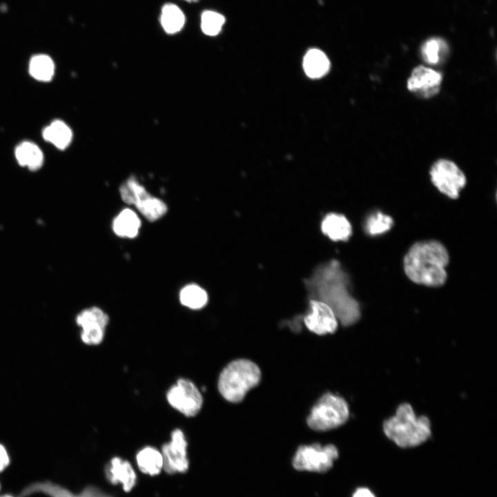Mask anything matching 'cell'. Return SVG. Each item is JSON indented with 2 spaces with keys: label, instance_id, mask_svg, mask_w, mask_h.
<instances>
[{
  "label": "cell",
  "instance_id": "obj_24",
  "mask_svg": "<svg viewBox=\"0 0 497 497\" xmlns=\"http://www.w3.org/2000/svg\"><path fill=\"white\" fill-rule=\"evenodd\" d=\"M55 69L53 60L46 55H36L29 62V73L40 81H50L55 75Z\"/></svg>",
  "mask_w": 497,
  "mask_h": 497
},
{
  "label": "cell",
  "instance_id": "obj_13",
  "mask_svg": "<svg viewBox=\"0 0 497 497\" xmlns=\"http://www.w3.org/2000/svg\"><path fill=\"white\" fill-rule=\"evenodd\" d=\"M310 312L304 322L307 329L318 335L333 333L338 328V320L332 309L324 302L311 300Z\"/></svg>",
  "mask_w": 497,
  "mask_h": 497
},
{
  "label": "cell",
  "instance_id": "obj_28",
  "mask_svg": "<svg viewBox=\"0 0 497 497\" xmlns=\"http://www.w3.org/2000/svg\"><path fill=\"white\" fill-rule=\"evenodd\" d=\"M10 463V458L3 445L0 444V472L6 469Z\"/></svg>",
  "mask_w": 497,
  "mask_h": 497
},
{
  "label": "cell",
  "instance_id": "obj_25",
  "mask_svg": "<svg viewBox=\"0 0 497 497\" xmlns=\"http://www.w3.org/2000/svg\"><path fill=\"white\" fill-rule=\"evenodd\" d=\"M179 298L183 306L194 310L202 309L208 302L207 293L196 284L184 286L179 292Z\"/></svg>",
  "mask_w": 497,
  "mask_h": 497
},
{
  "label": "cell",
  "instance_id": "obj_1",
  "mask_svg": "<svg viewBox=\"0 0 497 497\" xmlns=\"http://www.w3.org/2000/svg\"><path fill=\"white\" fill-rule=\"evenodd\" d=\"M305 283L313 300L327 304L343 326H351L358 320L359 304L350 294L348 275L338 261L319 266Z\"/></svg>",
  "mask_w": 497,
  "mask_h": 497
},
{
  "label": "cell",
  "instance_id": "obj_14",
  "mask_svg": "<svg viewBox=\"0 0 497 497\" xmlns=\"http://www.w3.org/2000/svg\"><path fill=\"white\" fill-rule=\"evenodd\" d=\"M37 493H41L49 497H101L104 492L95 487H88L80 494H75L51 482H37L24 488L19 497H27Z\"/></svg>",
  "mask_w": 497,
  "mask_h": 497
},
{
  "label": "cell",
  "instance_id": "obj_17",
  "mask_svg": "<svg viewBox=\"0 0 497 497\" xmlns=\"http://www.w3.org/2000/svg\"><path fill=\"white\" fill-rule=\"evenodd\" d=\"M321 229L333 241H347L352 233L348 220L337 213L327 215L322 222Z\"/></svg>",
  "mask_w": 497,
  "mask_h": 497
},
{
  "label": "cell",
  "instance_id": "obj_29",
  "mask_svg": "<svg viewBox=\"0 0 497 497\" xmlns=\"http://www.w3.org/2000/svg\"><path fill=\"white\" fill-rule=\"evenodd\" d=\"M353 497H376L367 488L360 487L355 491Z\"/></svg>",
  "mask_w": 497,
  "mask_h": 497
},
{
  "label": "cell",
  "instance_id": "obj_23",
  "mask_svg": "<svg viewBox=\"0 0 497 497\" xmlns=\"http://www.w3.org/2000/svg\"><path fill=\"white\" fill-rule=\"evenodd\" d=\"M160 23L166 33L175 34L182 29L185 23V16L177 6L166 3L162 8Z\"/></svg>",
  "mask_w": 497,
  "mask_h": 497
},
{
  "label": "cell",
  "instance_id": "obj_15",
  "mask_svg": "<svg viewBox=\"0 0 497 497\" xmlns=\"http://www.w3.org/2000/svg\"><path fill=\"white\" fill-rule=\"evenodd\" d=\"M105 474L113 485H121L124 491H130L137 483V474L131 464L119 457L111 458L106 465Z\"/></svg>",
  "mask_w": 497,
  "mask_h": 497
},
{
  "label": "cell",
  "instance_id": "obj_26",
  "mask_svg": "<svg viewBox=\"0 0 497 497\" xmlns=\"http://www.w3.org/2000/svg\"><path fill=\"white\" fill-rule=\"evenodd\" d=\"M393 225L392 218L381 212L370 215L365 222V231L370 235H378L389 231Z\"/></svg>",
  "mask_w": 497,
  "mask_h": 497
},
{
  "label": "cell",
  "instance_id": "obj_18",
  "mask_svg": "<svg viewBox=\"0 0 497 497\" xmlns=\"http://www.w3.org/2000/svg\"><path fill=\"white\" fill-rule=\"evenodd\" d=\"M14 155L19 165L30 170H38L43 163V152L37 144L29 141L20 143L15 148Z\"/></svg>",
  "mask_w": 497,
  "mask_h": 497
},
{
  "label": "cell",
  "instance_id": "obj_16",
  "mask_svg": "<svg viewBox=\"0 0 497 497\" xmlns=\"http://www.w3.org/2000/svg\"><path fill=\"white\" fill-rule=\"evenodd\" d=\"M141 228V220L137 214L130 208L121 211L113 219L112 229L121 237L134 238Z\"/></svg>",
  "mask_w": 497,
  "mask_h": 497
},
{
  "label": "cell",
  "instance_id": "obj_4",
  "mask_svg": "<svg viewBox=\"0 0 497 497\" xmlns=\"http://www.w3.org/2000/svg\"><path fill=\"white\" fill-rule=\"evenodd\" d=\"M260 369L253 362L246 359L235 360L222 369L218 378L217 389L225 400L237 403L260 382Z\"/></svg>",
  "mask_w": 497,
  "mask_h": 497
},
{
  "label": "cell",
  "instance_id": "obj_3",
  "mask_svg": "<svg viewBox=\"0 0 497 497\" xmlns=\"http://www.w3.org/2000/svg\"><path fill=\"white\" fill-rule=\"evenodd\" d=\"M383 431L398 446L407 448L421 445L431 436V424L425 416H417L408 403L397 408L394 416L386 420Z\"/></svg>",
  "mask_w": 497,
  "mask_h": 497
},
{
  "label": "cell",
  "instance_id": "obj_5",
  "mask_svg": "<svg viewBox=\"0 0 497 497\" xmlns=\"http://www.w3.org/2000/svg\"><path fill=\"white\" fill-rule=\"evenodd\" d=\"M349 415V407L345 400L327 393L312 407L306 422L311 429L327 431L344 424Z\"/></svg>",
  "mask_w": 497,
  "mask_h": 497
},
{
  "label": "cell",
  "instance_id": "obj_10",
  "mask_svg": "<svg viewBox=\"0 0 497 497\" xmlns=\"http://www.w3.org/2000/svg\"><path fill=\"white\" fill-rule=\"evenodd\" d=\"M109 320L108 314L99 307L91 306L82 310L75 319L77 324L81 328V341L90 346L101 344Z\"/></svg>",
  "mask_w": 497,
  "mask_h": 497
},
{
  "label": "cell",
  "instance_id": "obj_8",
  "mask_svg": "<svg viewBox=\"0 0 497 497\" xmlns=\"http://www.w3.org/2000/svg\"><path fill=\"white\" fill-rule=\"evenodd\" d=\"M338 457L335 446L319 444L300 446L293 457V467L301 471L325 472Z\"/></svg>",
  "mask_w": 497,
  "mask_h": 497
},
{
  "label": "cell",
  "instance_id": "obj_2",
  "mask_svg": "<svg viewBox=\"0 0 497 497\" xmlns=\"http://www.w3.org/2000/svg\"><path fill=\"white\" fill-rule=\"evenodd\" d=\"M446 248L436 240L412 245L404 258V270L410 280L428 286H442L447 280L449 262Z\"/></svg>",
  "mask_w": 497,
  "mask_h": 497
},
{
  "label": "cell",
  "instance_id": "obj_11",
  "mask_svg": "<svg viewBox=\"0 0 497 497\" xmlns=\"http://www.w3.org/2000/svg\"><path fill=\"white\" fill-rule=\"evenodd\" d=\"M188 442L184 431L174 429L170 440L162 447L163 469L168 474L184 473L187 471L189 462L187 456Z\"/></svg>",
  "mask_w": 497,
  "mask_h": 497
},
{
  "label": "cell",
  "instance_id": "obj_30",
  "mask_svg": "<svg viewBox=\"0 0 497 497\" xmlns=\"http://www.w3.org/2000/svg\"><path fill=\"white\" fill-rule=\"evenodd\" d=\"M184 1H186L188 3H194V2L198 1L199 0H184Z\"/></svg>",
  "mask_w": 497,
  "mask_h": 497
},
{
  "label": "cell",
  "instance_id": "obj_20",
  "mask_svg": "<svg viewBox=\"0 0 497 497\" xmlns=\"http://www.w3.org/2000/svg\"><path fill=\"white\" fill-rule=\"evenodd\" d=\"M43 139L60 150L66 148L72 139L71 128L63 121L55 120L42 131Z\"/></svg>",
  "mask_w": 497,
  "mask_h": 497
},
{
  "label": "cell",
  "instance_id": "obj_31",
  "mask_svg": "<svg viewBox=\"0 0 497 497\" xmlns=\"http://www.w3.org/2000/svg\"><path fill=\"white\" fill-rule=\"evenodd\" d=\"M0 497H14V496H12V495H9V494H5V495L0 496Z\"/></svg>",
  "mask_w": 497,
  "mask_h": 497
},
{
  "label": "cell",
  "instance_id": "obj_9",
  "mask_svg": "<svg viewBox=\"0 0 497 497\" xmlns=\"http://www.w3.org/2000/svg\"><path fill=\"white\" fill-rule=\"evenodd\" d=\"M431 179L438 190L451 199H456L465 187L467 180L465 174L452 161L440 159L433 164L430 169Z\"/></svg>",
  "mask_w": 497,
  "mask_h": 497
},
{
  "label": "cell",
  "instance_id": "obj_6",
  "mask_svg": "<svg viewBox=\"0 0 497 497\" xmlns=\"http://www.w3.org/2000/svg\"><path fill=\"white\" fill-rule=\"evenodd\" d=\"M121 199L134 205L148 221L153 222L163 217L168 211L166 203L150 195L135 177H129L119 188Z\"/></svg>",
  "mask_w": 497,
  "mask_h": 497
},
{
  "label": "cell",
  "instance_id": "obj_22",
  "mask_svg": "<svg viewBox=\"0 0 497 497\" xmlns=\"http://www.w3.org/2000/svg\"><path fill=\"white\" fill-rule=\"evenodd\" d=\"M330 63L326 55L320 50L311 49L304 57L303 68L306 74L311 78H318L325 75L329 69Z\"/></svg>",
  "mask_w": 497,
  "mask_h": 497
},
{
  "label": "cell",
  "instance_id": "obj_27",
  "mask_svg": "<svg viewBox=\"0 0 497 497\" xmlns=\"http://www.w3.org/2000/svg\"><path fill=\"white\" fill-rule=\"evenodd\" d=\"M225 22L224 16L211 11H204L201 17V28L203 32L208 36H215L220 31Z\"/></svg>",
  "mask_w": 497,
  "mask_h": 497
},
{
  "label": "cell",
  "instance_id": "obj_12",
  "mask_svg": "<svg viewBox=\"0 0 497 497\" xmlns=\"http://www.w3.org/2000/svg\"><path fill=\"white\" fill-rule=\"evenodd\" d=\"M442 74L424 66L416 67L407 81L408 90L416 95L428 99L435 96L440 89Z\"/></svg>",
  "mask_w": 497,
  "mask_h": 497
},
{
  "label": "cell",
  "instance_id": "obj_7",
  "mask_svg": "<svg viewBox=\"0 0 497 497\" xmlns=\"http://www.w3.org/2000/svg\"><path fill=\"white\" fill-rule=\"evenodd\" d=\"M168 403L188 418L197 416L203 405V396L190 379L179 378L166 391Z\"/></svg>",
  "mask_w": 497,
  "mask_h": 497
},
{
  "label": "cell",
  "instance_id": "obj_21",
  "mask_svg": "<svg viewBox=\"0 0 497 497\" xmlns=\"http://www.w3.org/2000/svg\"><path fill=\"white\" fill-rule=\"evenodd\" d=\"M447 42L438 37L427 39L420 48V55L423 61L432 66L441 63L447 57Z\"/></svg>",
  "mask_w": 497,
  "mask_h": 497
},
{
  "label": "cell",
  "instance_id": "obj_19",
  "mask_svg": "<svg viewBox=\"0 0 497 497\" xmlns=\"http://www.w3.org/2000/svg\"><path fill=\"white\" fill-rule=\"evenodd\" d=\"M135 459L139 469L145 474L155 476L163 469L162 453L155 447H143L137 453Z\"/></svg>",
  "mask_w": 497,
  "mask_h": 497
}]
</instances>
